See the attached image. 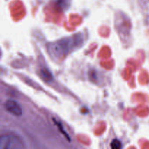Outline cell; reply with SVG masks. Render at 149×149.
<instances>
[{"label":"cell","mask_w":149,"mask_h":149,"mask_svg":"<svg viewBox=\"0 0 149 149\" xmlns=\"http://www.w3.org/2000/svg\"><path fill=\"white\" fill-rule=\"evenodd\" d=\"M24 148L20 138L13 134H5L0 139V149H20Z\"/></svg>","instance_id":"1"},{"label":"cell","mask_w":149,"mask_h":149,"mask_svg":"<svg viewBox=\"0 0 149 149\" xmlns=\"http://www.w3.org/2000/svg\"><path fill=\"white\" fill-rule=\"evenodd\" d=\"M74 45V43H71V40L69 39H63L60 41L57 44H53L51 45V47L49 48V51L52 56L61 57L65 55L69 51V47Z\"/></svg>","instance_id":"2"},{"label":"cell","mask_w":149,"mask_h":149,"mask_svg":"<svg viewBox=\"0 0 149 149\" xmlns=\"http://www.w3.org/2000/svg\"><path fill=\"white\" fill-rule=\"evenodd\" d=\"M4 106L5 110L10 113L13 114V116H20L23 114L22 107L16 100L9 99L7 101H5Z\"/></svg>","instance_id":"3"},{"label":"cell","mask_w":149,"mask_h":149,"mask_svg":"<svg viewBox=\"0 0 149 149\" xmlns=\"http://www.w3.org/2000/svg\"><path fill=\"white\" fill-rule=\"evenodd\" d=\"M111 147L113 149H119L122 148V143L118 139L113 140V141L111 143Z\"/></svg>","instance_id":"4"}]
</instances>
